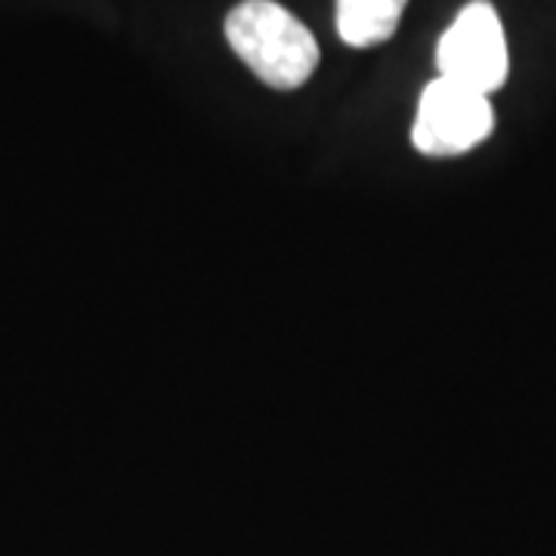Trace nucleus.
<instances>
[{
    "mask_svg": "<svg viewBox=\"0 0 556 556\" xmlns=\"http://www.w3.org/2000/svg\"><path fill=\"white\" fill-rule=\"evenodd\" d=\"M408 0H338V35L350 47H378L396 35Z\"/></svg>",
    "mask_w": 556,
    "mask_h": 556,
    "instance_id": "obj_4",
    "label": "nucleus"
},
{
    "mask_svg": "<svg viewBox=\"0 0 556 556\" xmlns=\"http://www.w3.org/2000/svg\"><path fill=\"white\" fill-rule=\"evenodd\" d=\"M495 130L492 97H482L455 80L437 78L427 84L417 102L412 142L427 159H455L477 149Z\"/></svg>",
    "mask_w": 556,
    "mask_h": 556,
    "instance_id": "obj_3",
    "label": "nucleus"
},
{
    "mask_svg": "<svg viewBox=\"0 0 556 556\" xmlns=\"http://www.w3.org/2000/svg\"><path fill=\"white\" fill-rule=\"evenodd\" d=\"M226 40L263 84L294 90L318 68V43L309 28L276 0H244L226 16Z\"/></svg>",
    "mask_w": 556,
    "mask_h": 556,
    "instance_id": "obj_1",
    "label": "nucleus"
},
{
    "mask_svg": "<svg viewBox=\"0 0 556 556\" xmlns=\"http://www.w3.org/2000/svg\"><path fill=\"white\" fill-rule=\"evenodd\" d=\"M439 78L470 87L482 97H492L504 87L510 72V53L504 25L492 3H467L448 25L437 47Z\"/></svg>",
    "mask_w": 556,
    "mask_h": 556,
    "instance_id": "obj_2",
    "label": "nucleus"
}]
</instances>
